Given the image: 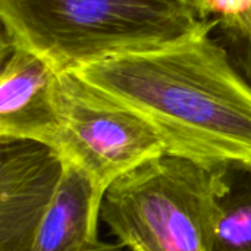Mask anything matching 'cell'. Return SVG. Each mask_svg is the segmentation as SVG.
I'll return each mask as SVG.
<instances>
[{
    "instance_id": "6da1fadb",
    "label": "cell",
    "mask_w": 251,
    "mask_h": 251,
    "mask_svg": "<svg viewBox=\"0 0 251 251\" xmlns=\"http://www.w3.org/2000/svg\"><path fill=\"white\" fill-rule=\"evenodd\" d=\"M210 31L72 72L143 118L166 154L206 166H251V84Z\"/></svg>"
},
{
    "instance_id": "7a4b0ae2",
    "label": "cell",
    "mask_w": 251,
    "mask_h": 251,
    "mask_svg": "<svg viewBox=\"0 0 251 251\" xmlns=\"http://www.w3.org/2000/svg\"><path fill=\"white\" fill-rule=\"evenodd\" d=\"M3 34L59 72L213 29L199 0H0Z\"/></svg>"
},
{
    "instance_id": "3957f363",
    "label": "cell",
    "mask_w": 251,
    "mask_h": 251,
    "mask_svg": "<svg viewBox=\"0 0 251 251\" xmlns=\"http://www.w3.org/2000/svg\"><path fill=\"white\" fill-rule=\"evenodd\" d=\"M226 169L163 154L113 181L100 218L129 251H210Z\"/></svg>"
},
{
    "instance_id": "277c9868",
    "label": "cell",
    "mask_w": 251,
    "mask_h": 251,
    "mask_svg": "<svg viewBox=\"0 0 251 251\" xmlns=\"http://www.w3.org/2000/svg\"><path fill=\"white\" fill-rule=\"evenodd\" d=\"M63 110L57 153L82 168L101 188L166 154L156 131L75 72H62Z\"/></svg>"
},
{
    "instance_id": "5b68a950",
    "label": "cell",
    "mask_w": 251,
    "mask_h": 251,
    "mask_svg": "<svg viewBox=\"0 0 251 251\" xmlns=\"http://www.w3.org/2000/svg\"><path fill=\"white\" fill-rule=\"evenodd\" d=\"M63 172L50 146L0 138V251L31 250Z\"/></svg>"
},
{
    "instance_id": "8992f818",
    "label": "cell",
    "mask_w": 251,
    "mask_h": 251,
    "mask_svg": "<svg viewBox=\"0 0 251 251\" xmlns=\"http://www.w3.org/2000/svg\"><path fill=\"white\" fill-rule=\"evenodd\" d=\"M62 110V72L3 34L0 138L38 141L57 150Z\"/></svg>"
},
{
    "instance_id": "52a82bcc",
    "label": "cell",
    "mask_w": 251,
    "mask_h": 251,
    "mask_svg": "<svg viewBox=\"0 0 251 251\" xmlns=\"http://www.w3.org/2000/svg\"><path fill=\"white\" fill-rule=\"evenodd\" d=\"M104 190L78 165L65 160V172L29 251H122L119 243L97 235Z\"/></svg>"
},
{
    "instance_id": "ba28073f",
    "label": "cell",
    "mask_w": 251,
    "mask_h": 251,
    "mask_svg": "<svg viewBox=\"0 0 251 251\" xmlns=\"http://www.w3.org/2000/svg\"><path fill=\"white\" fill-rule=\"evenodd\" d=\"M210 251H251V166L231 165L216 200Z\"/></svg>"
},
{
    "instance_id": "9c48e42d",
    "label": "cell",
    "mask_w": 251,
    "mask_h": 251,
    "mask_svg": "<svg viewBox=\"0 0 251 251\" xmlns=\"http://www.w3.org/2000/svg\"><path fill=\"white\" fill-rule=\"evenodd\" d=\"M201 12L231 38H251V0H199Z\"/></svg>"
},
{
    "instance_id": "30bf717a",
    "label": "cell",
    "mask_w": 251,
    "mask_h": 251,
    "mask_svg": "<svg viewBox=\"0 0 251 251\" xmlns=\"http://www.w3.org/2000/svg\"><path fill=\"white\" fill-rule=\"evenodd\" d=\"M231 47V59L235 63L237 69L246 76L251 84V41L226 37Z\"/></svg>"
},
{
    "instance_id": "8fae6325",
    "label": "cell",
    "mask_w": 251,
    "mask_h": 251,
    "mask_svg": "<svg viewBox=\"0 0 251 251\" xmlns=\"http://www.w3.org/2000/svg\"><path fill=\"white\" fill-rule=\"evenodd\" d=\"M246 41H251V38H250V40H246Z\"/></svg>"
}]
</instances>
